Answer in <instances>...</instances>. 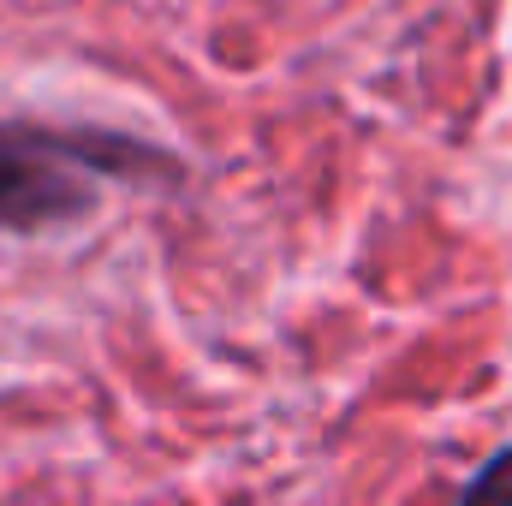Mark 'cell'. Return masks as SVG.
<instances>
[{"mask_svg":"<svg viewBox=\"0 0 512 506\" xmlns=\"http://www.w3.org/2000/svg\"><path fill=\"white\" fill-rule=\"evenodd\" d=\"M501 495H512V453H501V459L471 483V501H501Z\"/></svg>","mask_w":512,"mask_h":506,"instance_id":"7a4b0ae2","label":"cell"},{"mask_svg":"<svg viewBox=\"0 0 512 506\" xmlns=\"http://www.w3.org/2000/svg\"><path fill=\"white\" fill-rule=\"evenodd\" d=\"M149 149L120 137H66L36 126H0V233H36L84 215L96 191L84 173L143 167Z\"/></svg>","mask_w":512,"mask_h":506,"instance_id":"6da1fadb","label":"cell"}]
</instances>
